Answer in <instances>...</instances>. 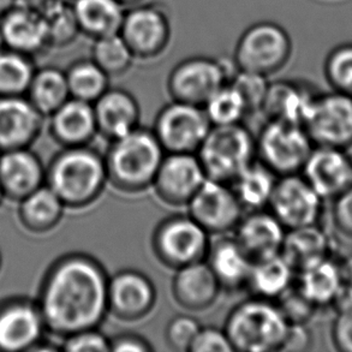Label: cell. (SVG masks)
Wrapping results in <instances>:
<instances>
[{
    "label": "cell",
    "instance_id": "cell-1",
    "mask_svg": "<svg viewBox=\"0 0 352 352\" xmlns=\"http://www.w3.org/2000/svg\"><path fill=\"white\" fill-rule=\"evenodd\" d=\"M109 278L104 265L85 252H72L53 262L36 300L47 332L64 339L100 327L109 315Z\"/></svg>",
    "mask_w": 352,
    "mask_h": 352
},
{
    "label": "cell",
    "instance_id": "cell-2",
    "mask_svg": "<svg viewBox=\"0 0 352 352\" xmlns=\"http://www.w3.org/2000/svg\"><path fill=\"white\" fill-rule=\"evenodd\" d=\"M165 154L153 130L141 125L110 141L104 154L109 184L125 195L142 194L152 188Z\"/></svg>",
    "mask_w": 352,
    "mask_h": 352
},
{
    "label": "cell",
    "instance_id": "cell-3",
    "mask_svg": "<svg viewBox=\"0 0 352 352\" xmlns=\"http://www.w3.org/2000/svg\"><path fill=\"white\" fill-rule=\"evenodd\" d=\"M46 182L67 208L94 205L109 184L104 154L91 146L65 147L53 157Z\"/></svg>",
    "mask_w": 352,
    "mask_h": 352
},
{
    "label": "cell",
    "instance_id": "cell-4",
    "mask_svg": "<svg viewBox=\"0 0 352 352\" xmlns=\"http://www.w3.org/2000/svg\"><path fill=\"white\" fill-rule=\"evenodd\" d=\"M289 322L276 300L250 296L231 309L224 331L234 351H280Z\"/></svg>",
    "mask_w": 352,
    "mask_h": 352
},
{
    "label": "cell",
    "instance_id": "cell-5",
    "mask_svg": "<svg viewBox=\"0 0 352 352\" xmlns=\"http://www.w3.org/2000/svg\"><path fill=\"white\" fill-rule=\"evenodd\" d=\"M196 155L207 178L230 184L256 160V138L243 123L210 126Z\"/></svg>",
    "mask_w": 352,
    "mask_h": 352
},
{
    "label": "cell",
    "instance_id": "cell-6",
    "mask_svg": "<svg viewBox=\"0 0 352 352\" xmlns=\"http://www.w3.org/2000/svg\"><path fill=\"white\" fill-rule=\"evenodd\" d=\"M294 43L280 24L261 21L249 25L234 46V67L242 72L270 77L281 72L290 62Z\"/></svg>",
    "mask_w": 352,
    "mask_h": 352
},
{
    "label": "cell",
    "instance_id": "cell-7",
    "mask_svg": "<svg viewBox=\"0 0 352 352\" xmlns=\"http://www.w3.org/2000/svg\"><path fill=\"white\" fill-rule=\"evenodd\" d=\"M210 243V234L189 214L166 217L152 236L153 252L157 261L173 271L205 261Z\"/></svg>",
    "mask_w": 352,
    "mask_h": 352
},
{
    "label": "cell",
    "instance_id": "cell-8",
    "mask_svg": "<svg viewBox=\"0 0 352 352\" xmlns=\"http://www.w3.org/2000/svg\"><path fill=\"white\" fill-rule=\"evenodd\" d=\"M236 72L234 60L191 56L172 67L167 76V91L172 100L202 107L215 91L229 83Z\"/></svg>",
    "mask_w": 352,
    "mask_h": 352
},
{
    "label": "cell",
    "instance_id": "cell-9",
    "mask_svg": "<svg viewBox=\"0 0 352 352\" xmlns=\"http://www.w3.org/2000/svg\"><path fill=\"white\" fill-rule=\"evenodd\" d=\"M256 138V159L276 176L300 173L315 147L305 126L267 120Z\"/></svg>",
    "mask_w": 352,
    "mask_h": 352
},
{
    "label": "cell",
    "instance_id": "cell-10",
    "mask_svg": "<svg viewBox=\"0 0 352 352\" xmlns=\"http://www.w3.org/2000/svg\"><path fill=\"white\" fill-rule=\"evenodd\" d=\"M119 34L136 60H157L171 45V17L162 4L143 1L125 10Z\"/></svg>",
    "mask_w": 352,
    "mask_h": 352
},
{
    "label": "cell",
    "instance_id": "cell-11",
    "mask_svg": "<svg viewBox=\"0 0 352 352\" xmlns=\"http://www.w3.org/2000/svg\"><path fill=\"white\" fill-rule=\"evenodd\" d=\"M210 126L204 107L172 100L157 112L152 130L165 153H196Z\"/></svg>",
    "mask_w": 352,
    "mask_h": 352
},
{
    "label": "cell",
    "instance_id": "cell-12",
    "mask_svg": "<svg viewBox=\"0 0 352 352\" xmlns=\"http://www.w3.org/2000/svg\"><path fill=\"white\" fill-rule=\"evenodd\" d=\"M324 200L300 173L278 177L268 208L286 230L319 224Z\"/></svg>",
    "mask_w": 352,
    "mask_h": 352
},
{
    "label": "cell",
    "instance_id": "cell-13",
    "mask_svg": "<svg viewBox=\"0 0 352 352\" xmlns=\"http://www.w3.org/2000/svg\"><path fill=\"white\" fill-rule=\"evenodd\" d=\"M315 146L352 147V96L319 93L303 124Z\"/></svg>",
    "mask_w": 352,
    "mask_h": 352
},
{
    "label": "cell",
    "instance_id": "cell-14",
    "mask_svg": "<svg viewBox=\"0 0 352 352\" xmlns=\"http://www.w3.org/2000/svg\"><path fill=\"white\" fill-rule=\"evenodd\" d=\"M186 208L197 224L217 237L234 232L245 213L229 183L210 178L201 186Z\"/></svg>",
    "mask_w": 352,
    "mask_h": 352
},
{
    "label": "cell",
    "instance_id": "cell-15",
    "mask_svg": "<svg viewBox=\"0 0 352 352\" xmlns=\"http://www.w3.org/2000/svg\"><path fill=\"white\" fill-rule=\"evenodd\" d=\"M207 179L196 153H166L152 188L157 199L170 207H186Z\"/></svg>",
    "mask_w": 352,
    "mask_h": 352
},
{
    "label": "cell",
    "instance_id": "cell-16",
    "mask_svg": "<svg viewBox=\"0 0 352 352\" xmlns=\"http://www.w3.org/2000/svg\"><path fill=\"white\" fill-rule=\"evenodd\" d=\"M157 287L143 272L125 268L109 278V314L125 322L147 318L155 308Z\"/></svg>",
    "mask_w": 352,
    "mask_h": 352
},
{
    "label": "cell",
    "instance_id": "cell-17",
    "mask_svg": "<svg viewBox=\"0 0 352 352\" xmlns=\"http://www.w3.org/2000/svg\"><path fill=\"white\" fill-rule=\"evenodd\" d=\"M47 332L38 302L14 298L0 305V351H30Z\"/></svg>",
    "mask_w": 352,
    "mask_h": 352
},
{
    "label": "cell",
    "instance_id": "cell-18",
    "mask_svg": "<svg viewBox=\"0 0 352 352\" xmlns=\"http://www.w3.org/2000/svg\"><path fill=\"white\" fill-rule=\"evenodd\" d=\"M5 47L28 57H43L53 50L47 27L38 5L19 0L17 4L0 19Z\"/></svg>",
    "mask_w": 352,
    "mask_h": 352
},
{
    "label": "cell",
    "instance_id": "cell-19",
    "mask_svg": "<svg viewBox=\"0 0 352 352\" xmlns=\"http://www.w3.org/2000/svg\"><path fill=\"white\" fill-rule=\"evenodd\" d=\"M349 149L315 146L300 175L324 201H332L352 186V157Z\"/></svg>",
    "mask_w": 352,
    "mask_h": 352
},
{
    "label": "cell",
    "instance_id": "cell-20",
    "mask_svg": "<svg viewBox=\"0 0 352 352\" xmlns=\"http://www.w3.org/2000/svg\"><path fill=\"white\" fill-rule=\"evenodd\" d=\"M43 118L27 96H0V153L30 147L43 131Z\"/></svg>",
    "mask_w": 352,
    "mask_h": 352
},
{
    "label": "cell",
    "instance_id": "cell-21",
    "mask_svg": "<svg viewBox=\"0 0 352 352\" xmlns=\"http://www.w3.org/2000/svg\"><path fill=\"white\" fill-rule=\"evenodd\" d=\"M286 229L270 210L245 212L234 237L252 262L280 254Z\"/></svg>",
    "mask_w": 352,
    "mask_h": 352
},
{
    "label": "cell",
    "instance_id": "cell-22",
    "mask_svg": "<svg viewBox=\"0 0 352 352\" xmlns=\"http://www.w3.org/2000/svg\"><path fill=\"white\" fill-rule=\"evenodd\" d=\"M221 286L205 261L195 262L175 271L171 292L173 300L189 313L210 309L221 294Z\"/></svg>",
    "mask_w": 352,
    "mask_h": 352
},
{
    "label": "cell",
    "instance_id": "cell-23",
    "mask_svg": "<svg viewBox=\"0 0 352 352\" xmlns=\"http://www.w3.org/2000/svg\"><path fill=\"white\" fill-rule=\"evenodd\" d=\"M45 181L43 162L29 148L0 153V186L5 199L19 202L43 186Z\"/></svg>",
    "mask_w": 352,
    "mask_h": 352
},
{
    "label": "cell",
    "instance_id": "cell-24",
    "mask_svg": "<svg viewBox=\"0 0 352 352\" xmlns=\"http://www.w3.org/2000/svg\"><path fill=\"white\" fill-rule=\"evenodd\" d=\"M98 135L109 142L140 126L141 109L136 98L123 88L110 87L93 104Z\"/></svg>",
    "mask_w": 352,
    "mask_h": 352
},
{
    "label": "cell",
    "instance_id": "cell-25",
    "mask_svg": "<svg viewBox=\"0 0 352 352\" xmlns=\"http://www.w3.org/2000/svg\"><path fill=\"white\" fill-rule=\"evenodd\" d=\"M50 120L52 138L64 148L89 146L98 135L91 102L70 98L50 116Z\"/></svg>",
    "mask_w": 352,
    "mask_h": 352
},
{
    "label": "cell",
    "instance_id": "cell-26",
    "mask_svg": "<svg viewBox=\"0 0 352 352\" xmlns=\"http://www.w3.org/2000/svg\"><path fill=\"white\" fill-rule=\"evenodd\" d=\"M206 262L219 281L221 290L226 292L247 290L252 260L234 236H219L214 243H210Z\"/></svg>",
    "mask_w": 352,
    "mask_h": 352
},
{
    "label": "cell",
    "instance_id": "cell-27",
    "mask_svg": "<svg viewBox=\"0 0 352 352\" xmlns=\"http://www.w3.org/2000/svg\"><path fill=\"white\" fill-rule=\"evenodd\" d=\"M319 91L302 82L281 81L270 85L261 112L267 120L303 125Z\"/></svg>",
    "mask_w": 352,
    "mask_h": 352
},
{
    "label": "cell",
    "instance_id": "cell-28",
    "mask_svg": "<svg viewBox=\"0 0 352 352\" xmlns=\"http://www.w3.org/2000/svg\"><path fill=\"white\" fill-rule=\"evenodd\" d=\"M332 242L319 224L286 230L280 254L296 273L331 256Z\"/></svg>",
    "mask_w": 352,
    "mask_h": 352
},
{
    "label": "cell",
    "instance_id": "cell-29",
    "mask_svg": "<svg viewBox=\"0 0 352 352\" xmlns=\"http://www.w3.org/2000/svg\"><path fill=\"white\" fill-rule=\"evenodd\" d=\"M343 283V268L329 256L298 272L295 285L316 308H320L333 305Z\"/></svg>",
    "mask_w": 352,
    "mask_h": 352
},
{
    "label": "cell",
    "instance_id": "cell-30",
    "mask_svg": "<svg viewBox=\"0 0 352 352\" xmlns=\"http://www.w3.org/2000/svg\"><path fill=\"white\" fill-rule=\"evenodd\" d=\"M81 35L96 40L118 34L125 8L118 0H72Z\"/></svg>",
    "mask_w": 352,
    "mask_h": 352
},
{
    "label": "cell",
    "instance_id": "cell-31",
    "mask_svg": "<svg viewBox=\"0 0 352 352\" xmlns=\"http://www.w3.org/2000/svg\"><path fill=\"white\" fill-rule=\"evenodd\" d=\"M65 208L50 186H40L19 201V221L24 229L33 234H46L62 221Z\"/></svg>",
    "mask_w": 352,
    "mask_h": 352
},
{
    "label": "cell",
    "instance_id": "cell-32",
    "mask_svg": "<svg viewBox=\"0 0 352 352\" xmlns=\"http://www.w3.org/2000/svg\"><path fill=\"white\" fill-rule=\"evenodd\" d=\"M295 270L281 254L252 262L247 290L252 296L276 300L296 281Z\"/></svg>",
    "mask_w": 352,
    "mask_h": 352
},
{
    "label": "cell",
    "instance_id": "cell-33",
    "mask_svg": "<svg viewBox=\"0 0 352 352\" xmlns=\"http://www.w3.org/2000/svg\"><path fill=\"white\" fill-rule=\"evenodd\" d=\"M276 176L266 165L255 160L230 183L244 212L266 210L276 186Z\"/></svg>",
    "mask_w": 352,
    "mask_h": 352
},
{
    "label": "cell",
    "instance_id": "cell-34",
    "mask_svg": "<svg viewBox=\"0 0 352 352\" xmlns=\"http://www.w3.org/2000/svg\"><path fill=\"white\" fill-rule=\"evenodd\" d=\"M25 96L45 117H50L70 99L65 70L57 67H36Z\"/></svg>",
    "mask_w": 352,
    "mask_h": 352
},
{
    "label": "cell",
    "instance_id": "cell-35",
    "mask_svg": "<svg viewBox=\"0 0 352 352\" xmlns=\"http://www.w3.org/2000/svg\"><path fill=\"white\" fill-rule=\"evenodd\" d=\"M70 98L94 104L109 88L111 78L91 57L72 62L67 70Z\"/></svg>",
    "mask_w": 352,
    "mask_h": 352
},
{
    "label": "cell",
    "instance_id": "cell-36",
    "mask_svg": "<svg viewBox=\"0 0 352 352\" xmlns=\"http://www.w3.org/2000/svg\"><path fill=\"white\" fill-rule=\"evenodd\" d=\"M52 48L70 46L81 35L72 0H41L38 5Z\"/></svg>",
    "mask_w": 352,
    "mask_h": 352
},
{
    "label": "cell",
    "instance_id": "cell-37",
    "mask_svg": "<svg viewBox=\"0 0 352 352\" xmlns=\"http://www.w3.org/2000/svg\"><path fill=\"white\" fill-rule=\"evenodd\" d=\"M36 72L35 59L5 48L0 52V96H27Z\"/></svg>",
    "mask_w": 352,
    "mask_h": 352
},
{
    "label": "cell",
    "instance_id": "cell-38",
    "mask_svg": "<svg viewBox=\"0 0 352 352\" xmlns=\"http://www.w3.org/2000/svg\"><path fill=\"white\" fill-rule=\"evenodd\" d=\"M91 58L110 78L125 75L136 60L119 33L93 40Z\"/></svg>",
    "mask_w": 352,
    "mask_h": 352
},
{
    "label": "cell",
    "instance_id": "cell-39",
    "mask_svg": "<svg viewBox=\"0 0 352 352\" xmlns=\"http://www.w3.org/2000/svg\"><path fill=\"white\" fill-rule=\"evenodd\" d=\"M212 126L242 123L249 115L245 102L231 83H226L202 106Z\"/></svg>",
    "mask_w": 352,
    "mask_h": 352
},
{
    "label": "cell",
    "instance_id": "cell-40",
    "mask_svg": "<svg viewBox=\"0 0 352 352\" xmlns=\"http://www.w3.org/2000/svg\"><path fill=\"white\" fill-rule=\"evenodd\" d=\"M324 74L332 91L352 96V43L338 45L327 54Z\"/></svg>",
    "mask_w": 352,
    "mask_h": 352
},
{
    "label": "cell",
    "instance_id": "cell-41",
    "mask_svg": "<svg viewBox=\"0 0 352 352\" xmlns=\"http://www.w3.org/2000/svg\"><path fill=\"white\" fill-rule=\"evenodd\" d=\"M229 83L242 96L249 113L261 112L262 106L270 89L268 77L254 72L237 70L234 76L231 77Z\"/></svg>",
    "mask_w": 352,
    "mask_h": 352
},
{
    "label": "cell",
    "instance_id": "cell-42",
    "mask_svg": "<svg viewBox=\"0 0 352 352\" xmlns=\"http://www.w3.org/2000/svg\"><path fill=\"white\" fill-rule=\"evenodd\" d=\"M200 321L189 314L175 315L166 324L165 342L167 346L178 352H190L191 344L200 331Z\"/></svg>",
    "mask_w": 352,
    "mask_h": 352
},
{
    "label": "cell",
    "instance_id": "cell-43",
    "mask_svg": "<svg viewBox=\"0 0 352 352\" xmlns=\"http://www.w3.org/2000/svg\"><path fill=\"white\" fill-rule=\"evenodd\" d=\"M289 324H307L318 309L294 284L276 300Z\"/></svg>",
    "mask_w": 352,
    "mask_h": 352
},
{
    "label": "cell",
    "instance_id": "cell-44",
    "mask_svg": "<svg viewBox=\"0 0 352 352\" xmlns=\"http://www.w3.org/2000/svg\"><path fill=\"white\" fill-rule=\"evenodd\" d=\"M60 350L67 352H110V338L96 329H83L63 339Z\"/></svg>",
    "mask_w": 352,
    "mask_h": 352
},
{
    "label": "cell",
    "instance_id": "cell-45",
    "mask_svg": "<svg viewBox=\"0 0 352 352\" xmlns=\"http://www.w3.org/2000/svg\"><path fill=\"white\" fill-rule=\"evenodd\" d=\"M232 351L234 348L224 329H217L212 326L201 327L190 348V352Z\"/></svg>",
    "mask_w": 352,
    "mask_h": 352
},
{
    "label": "cell",
    "instance_id": "cell-46",
    "mask_svg": "<svg viewBox=\"0 0 352 352\" xmlns=\"http://www.w3.org/2000/svg\"><path fill=\"white\" fill-rule=\"evenodd\" d=\"M332 221L338 232L352 238V186L332 200Z\"/></svg>",
    "mask_w": 352,
    "mask_h": 352
},
{
    "label": "cell",
    "instance_id": "cell-47",
    "mask_svg": "<svg viewBox=\"0 0 352 352\" xmlns=\"http://www.w3.org/2000/svg\"><path fill=\"white\" fill-rule=\"evenodd\" d=\"M331 336L337 350L352 352V308L339 310L332 324Z\"/></svg>",
    "mask_w": 352,
    "mask_h": 352
},
{
    "label": "cell",
    "instance_id": "cell-48",
    "mask_svg": "<svg viewBox=\"0 0 352 352\" xmlns=\"http://www.w3.org/2000/svg\"><path fill=\"white\" fill-rule=\"evenodd\" d=\"M153 346L140 334L124 332L110 338V352H151Z\"/></svg>",
    "mask_w": 352,
    "mask_h": 352
},
{
    "label": "cell",
    "instance_id": "cell-49",
    "mask_svg": "<svg viewBox=\"0 0 352 352\" xmlns=\"http://www.w3.org/2000/svg\"><path fill=\"white\" fill-rule=\"evenodd\" d=\"M311 344V334L307 324H289L280 351L298 352L308 350Z\"/></svg>",
    "mask_w": 352,
    "mask_h": 352
},
{
    "label": "cell",
    "instance_id": "cell-50",
    "mask_svg": "<svg viewBox=\"0 0 352 352\" xmlns=\"http://www.w3.org/2000/svg\"><path fill=\"white\" fill-rule=\"evenodd\" d=\"M17 1L19 0H0V19H3L17 4Z\"/></svg>",
    "mask_w": 352,
    "mask_h": 352
},
{
    "label": "cell",
    "instance_id": "cell-51",
    "mask_svg": "<svg viewBox=\"0 0 352 352\" xmlns=\"http://www.w3.org/2000/svg\"><path fill=\"white\" fill-rule=\"evenodd\" d=\"M120 4L123 5L125 9H128V8H131V6H135V5L141 4L143 1H146V0H118Z\"/></svg>",
    "mask_w": 352,
    "mask_h": 352
},
{
    "label": "cell",
    "instance_id": "cell-52",
    "mask_svg": "<svg viewBox=\"0 0 352 352\" xmlns=\"http://www.w3.org/2000/svg\"><path fill=\"white\" fill-rule=\"evenodd\" d=\"M4 38H3V33H1V29H0V52L5 50Z\"/></svg>",
    "mask_w": 352,
    "mask_h": 352
},
{
    "label": "cell",
    "instance_id": "cell-53",
    "mask_svg": "<svg viewBox=\"0 0 352 352\" xmlns=\"http://www.w3.org/2000/svg\"><path fill=\"white\" fill-rule=\"evenodd\" d=\"M5 199L4 191L1 189V186H0V205H1V202Z\"/></svg>",
    "mask_w": 352,
    "mask_h": 352
},
{
    "label": "cell",
    "instance_id": "cell-54",
    "mask_svg": "<svg viewBox=\"0 0 352 352\" xmlns=\"http://www.w3.org/2000/svg\"><path fill=\"white\" fill-rule=\"evenodd\" d=\"M0 268H1V255H0Z\"/></svg>",
    "mask_w": 352,
    "mask_h": 352
}]
</instances>
